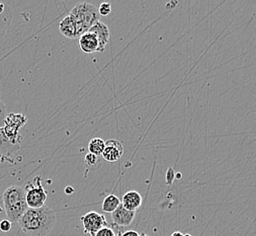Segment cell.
<instances>
[{"label":"cell","mask_w":256,"mask_h":236,"mask_svg":"<svg viewBox=\"0 0 256 236\" xmlns=\"http://www.w3.org/2000/svg\"><path fill=\"white\" fill-rule=\"evenodd\" d=\"M80 221L84 228V233L89 234L91 236H96V233L100 229L107 226L105 215L98 214L94 211L81 216Z\"/></svg>","instance_id":"6"},{"label":"cell","mask_w":256,"mask_h":236,"mask_svg":"<svg viewBox=\"0 0 256 236\" xmlns=\"http://www.w3.org/2000/svg\"><path fill=\"white\" fill-rule=\"evenodd\" d=\"M121 205V201L115 194H109L104 199L102 203V211L105 213H111L117 210L118 206Z\"/></svg>","instance_id":"14"},{"label":"cell","mask_w":256,"mask_h":236,"mask_svg":"<svg viewBox=\"0 0 256 236\" xmlns=\"http://www.w3.org/2000/svg\"><path fill=\"white\" fill-rule=\"evenodd\" d=\"M17 223L27 236H47L56 226L57 215L53 209L44 205L37 209L28 208Z\"/></svg>","instance_id":"1"},{"label":"cell","mask_w":256,"mask_h":236,"mask_svg":"<svg viewBox=\"0 0 256 236\" xmlns=\"http://www.w3.org/2000/svg\"><path fill=\"white\" fill-rule=\"evenodd\" d=\"M74 189L72 188L71 186H67V187H65V189H64V192H65V194H73L74 193Z\"/></svg>","instance_id":"25"},{"label":"cell","mask_w":256,"mask_h":236,"mask_svg":"<svg viewBox=\"0 0 256 236\" xmlns=\"http://www.w3.org/2000/svg\"><path fill=\"white\" fill-rule=\"evenodd\" d=\"M69 16L75 20L79 37L99 21V14L96 6L87 2H82L74 6Z\"/></svg>","instance_id":"3"},{"label":"cell","mask_w":256,"mask_h":236,"mask_svg":"<svg viewBox=\"0 0 256 236\" xmlns=\"http://www.w3.org/2000/svg\"><path fill=\"white\" fill-rule=\"evenodd\" d=\"M81 51L85 54H93L98 52L99 50V41L95 33L87 31L84 33L78 41Z\"/></svg>","instance_id":"9"},{"label":"cell","mask_w":256,"mask_h":236,"mask_svg":"<svg viewBox=\"0 0 256 236\" xmlns=\"http://www.w3.org/2000/svg\"><path fill=\"white\" fill-rule=\"evenodd\" d=\"M88 31L93 32L96 34V37L98 38V41H99L98 52H104L107 44L109 42V38H110L109 27L103 22L97 21Z\"/></svg>","instance_id":"10"},{"label":"cell","mask_w":256,"mask_h":236,"mask_svg":"<svg viewBox=\"0 0 256 236\" xmlns=\"http://www.w3.org/2000/svg\"><path fill=\"white\" fill-rule=\"evenodd\" d=\"M124 155V147L120 142L117 140H108L106 142L104 151L102 153L103 160L108 163L117 162Z\"/></svg>","instance_id":"7"},{"label":"cell","mask_w":256,"mask_h":236,"mask_svg":"<svg viewBox=\"0 0 256 236\" xmlns=\"http://www.w3.org/2000/svg\"><path fill=\"white\" fill-rule=\"evenodd\" d=\"M142 203L143 198L138 192L129 191L127 194H124L121 205H123L125 209L135 213L141 207Z\"/></svg>","instance_id":"12"},{"label":"cell","mask_w":256,"mask_h":236,"mask_svg":"<svg viewBox=\"0 0 256 236\" xmlns=\"http://www.w3.org/2000/svg\"><path fill=\"white\" fill-rule=\"evenodd\" d=\"M97 10H98V14L99 15L105 16H108L111 13V11H112L111 4L110 3H102Z\"/></svg>","instance_id":"19"},{"label":"cell","mask_w":256,"mask_h":236,"mask_svg":"<svg viewBox=\"0 0 256 236\" xmlns=\"http://www.w3.org/2000/svg\"><path fill=\"white\" fill-rule=\"evenodd\" d=\"M6 10H9V8H6V5L3 2H0V31L1 29L5 26L7 22V16L9 15H5Z\"/></svg>","instance_id":"17"},{"label":"cell","mask_w":256,"mask_h":236,"mask_svg":"<svg viewBox=\"0 0 256 236\" xmlns=\"http://www.w3.org/2000/svg\"><path fill=\"white\" fill-rule=\"evenodd\" d=\"M171 236H184V235L182 234L181 232H175L171 235Z\"/></svg>","instance_id":"26"},{"label":"cell","mask_w":256,"mask_h":236,"mask_svg":"<svg viewBox=\"0 0 256 236\" xmlns=\"http://www.w3.org/2000/svg\"><path fill=\"white\" fill-rule=\"evenodd\" d=\"M59 31L64 37L70 38V39L79 38L76 24H75V20L69 15L64 16L60 22Z\"/></svg>","instance_id":"13"},{"label":"cell","mask_w":256,"mask_h":236,"mask_svg":"<svg viewBox=\"0 0 256 236\" xmlns=\"http://www.w3.org/2000/svg\"><path fill=\"white\" fill-rule=\"evenodd\" d=\"M139 236H149L148 235H146V234H144V233H141Z\"/></svg>","instance_id":"28"},{"label":"cell","mask_w":256,"mask_h":236,"mask_svg":"<svg viewBox=\"0 0 256 236\" xmlns=\"http://www.w3.org/2000/svg\"><path fill=\"white\" fill-rule=\"evenodd\" d=\"M184 236H192L191 235H189V234H187V235H184Z\"/></svg>","instance_id":"29"},{"label":"cell","mask_w":256,"mask_h":236,"mask_svg":"<svg viewBox=\"0 0 256 236\" xmlns=\"http://www.w3.org/2000/svg\"><path fill=\"white\" fill-rule=\"evenodd\" d=\"M139 233L136 231H133V230H129V231H126L124 233L122 236H139Z\"/></svg>","instance_id":"24"},{"label":"cell","mask_w":256,"mask_h":236,"mask_svg":"<svg viewBox=\"0 0 256 236\" xmlns=\"http://www.w3.org/2000/svg\"><path fill=\"white\" fill-rule=\"evenodd\" d=\"M27 116L23 114H9L5 117L3 132L5 137L13 145L20 146L22 137L19 135V130L27 123Z\"/></svg>","instance_id":"4"},{"label":"cell","mask_w":256,"mask_h":236,"mask_svg":"<svg viewBox=\"0 0 256 236\" xmlns=\"http://www.w3.org/2000/svg\"><path fill=\"white\" fill-rule=\"evenodd\" d=\"M20 146L13 145L5 137L3 128H0V159L14 163L12 157L19 150Z\"/></svg>","instance_id":"8"},{"label":"cell","mask_w":256,"mask_h":236,"mask_svg":"<svg viewBox=\"0 0 256 236\" xmlns=\"http://www.w3.org/2000/svg\"><path fill=\"white\" fill-rule=\"evenodd\" d=\"M6 106L5 103L3 102V100L0 98V128H2L4 126L5 117H6Z\"/></svg>","instance_id":"18"},{"label":"cell","mask_w":256,"mask_h":236,"mask_svg":"<svg viewBox=\"0 0 256 236\" xmlns=\"http://www.w3.org/2000/svg\"><path fill=\"white\" fill-rule=\"evenodd\" d=\"M11 227H12V223L10 221L4 219L0 222V231L7 233L10 231Z\"/></svg>","instance_id":"21"},{"label":"cell","mask_w":256,"mask_h":236,"mask_svg":"<svg viewBox=\"0 0 256 236\" xmlns=\"http://www.w3.org/2000/svg\"><path fill=\"white\" fill-rule=\"evenodd\" d=\"M110 228H111L113 232H114L115 236H122L124 233L126 232V230H125V228H126V227H123V226H117V225H114V224H112V226H111Z\"/></svg>","instance_id":"23"},{"label":"cell","mask_w":256,"mask_h":236,"mask_svg":"<svg viewBox=\"0 0 256 236\" xmlns=\"http://www.w3.org/2000/svg\"><path fill=\"white\" fill-rule=\"evenodd\" d=\"M134 216V212L127 210L124 208L123 205H120L118 209L112 213L113 224L118 226L128 227L133 223Z\"/></svg>","instance_id":"11"},{"label":"cell","mask_w":256,"mask_h":236,"mask_svg":"<svg viewBox=\"0 0 256 236\" xmlns=\"http://www.w3.org/2000/svg\"><path fill=\"white\" fill-rule=\"evenodd\" d=\"M34 182L35 184H27L24 191L26 194L27 207L31 209H37L45 205V203L48 199V194L43 187L40 176H37L34 179Z\"/></svg>","instance_id":"5"},{"label":"cell","mask_w":256,"mask_h":236,"mask_svg":"<svg viewBox=\"0 0 256 236\" xmlns=\"http://www.w3.org/2000/svg\"><path fill=\"white\" fill-rule=\"evenodd\" d=\"M6 219L11 223H17L28 209L24 189L17 185H11L5 189L2 195Z\"/></svg>","instance_id":"2"},{"label":"cell","mask_w":256,"mask_h":236,"mask_svg":"<svg viewBox=\"0 0 256 236\" xmlns=\"http://www.w3.org/2000/svg\"><path fill=\"white\" fill-rule=\"evenodd\" d=\"M85 164L88 170L96 171L101 167L103 159L101 157H97L91 153H87L85 157Z\"/></svg>","instance_id":"15"},{"label":"cell","mask_w":256,"mask_h":236,"mask_svg":"<svg viewBox=\"0 0 256 236\" xmlns=\"http://www.w3.org/2000/svg\"><path fill=\"white\" fill-rule=\"evenodd\" d=\"M176 177H177L178 179H180L182 177L181 173H178L177 174H176Z\"/></svg>","instance_id":"27"},{"label":"cell","mask_w":256,"mask_h":236,"mask_svg":"<svg viewBox=\"0 0 256 236\" xmlns=\"http://www.w3.org/2000/svg\"><path fill=\"white\" fill-rule=\"evenodd\" d=\"M95 236H115V234L110 227H104L97 232Z\"/></svg>","instance_id":"22"},{"label":"cell","mask_w":256,"mask_h":236,"mask_svg":"<svg viewBox=\"0 0 256 236\" xmlns=\"http://www.w3.org/2000/svg\"><path fill=\"white\" fill-rule=\"evenodd\" d=\"M105 145H106V142L100 137L93 138L88 144V151L95 156L101 157L102 153L105 148Z\"/></svg>","instance_id":"16"},{"label":"cell","mask_w":256,"mask_h":236,"mask_svg":"<svg viewBox=\"0 0 256 236\" xmlns=\"http://www.w3.org/2000/svg\"><path fill=\"white\" fill-rule=\"evenodd\" d=\"M176 172L174 170V168L169 167L166 174V182L167 185H172L175 179H176Z\"/></svg>","instance_id":"20"}]
</instances>
